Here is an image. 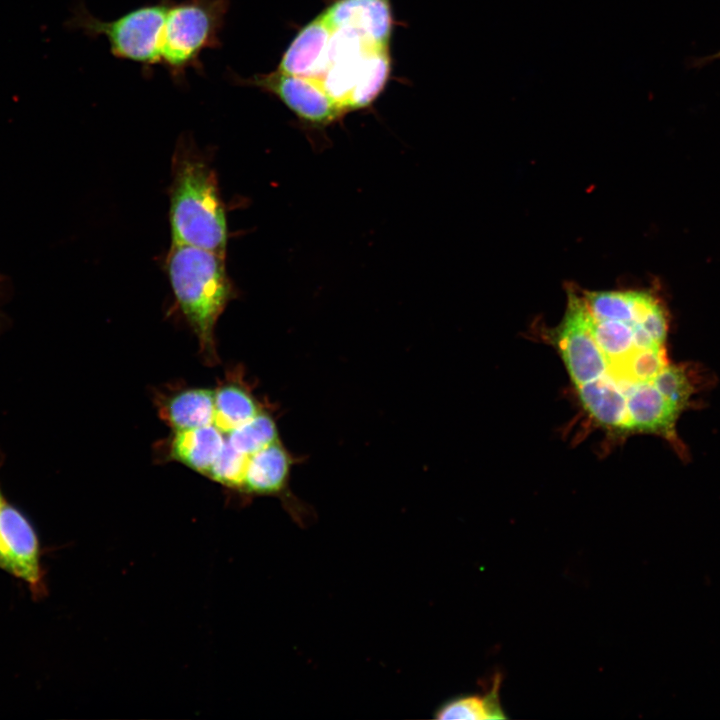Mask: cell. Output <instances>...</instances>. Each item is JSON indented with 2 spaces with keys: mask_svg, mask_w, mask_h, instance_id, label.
<instances>
[{
  "mask_svg": "<svg viewBox=\"0 0 720 720\" xmlns=\"http://www.w3.org/2000/svg\"><path fill=\"white\" fill-rule=\"evenodd\" d=\"M172 243L226 255L228 225L216 171L191 137H181L169 187Z\"/></svg>",
  "mask_w": 720,
  "mask_h": 720,
  "instance_id": "cell-1",
  "label": "cell"
},
{
  "mask_svg": "<svg viewBox=\"0 0 720 720\" xmlns=\"http://www.w3.org/2000/svg\"><path fill=\"white\" fill-rule=\"evenodd\" d=\"M225 256L172 243L165 261L176 306L198 340L202 360L209 366L220 362L215 329L236 295L227 273Z\"/></svg>",
  "mask_w": 720,
  "mask_h": 720,
  "instance_id": "cell-2",
  "label": "cell"
},
{
  "mask_svg": "<svg viewBox=\"0 0 720 720\" xmlns=\"http://www.w3.org/2000/svg\"><path fill=\"white\" fill-rule=\"evenodd\" d=\"M229 6V0H173L161 33L160 65L176 84H184L189 69L204 72L201 56L221 46Z\"/></svg>",
  "mask_w": 720,
  "mask_h": 720,
  "instance_id": "cell-3",
  "label": "cell"
},
{
  "mask_svg": "<svg viewBox=\"0 0 720 720\" xmlns=\"http://www.w3.org/2000/svg\"><path fill=\"white\" fill-rule=\"evenodd\" d=\"M172 2L156 0L109 21L93 16L84 5H79L67 25L91 38L104 36L114 57L138 63L144 74H151L160 65L161 33Z\"/></svg>",
  "mask_w": 720,
  "mask_h": 720,
  "instance_id": "cell-4",
  "label": "cell"
},
{
  "mask_svg": "<svg viewBox=\"0 0 720 720\" xmlns=\"http://www.w3.org/2000/svg\"><path fill=\"white\" fill-rule=\"evenodd\" d=\"M227 77L236 85L256 87L277 97L300 122L311 129H324L345 115L320 82L313 78L289 74L278 69L248 78L229 71Z\"/></svg>",
  "mask_w": 720,
  "mask_h": 720,
  "instance_id": "cell-5",
  "label": "cell"
},
{
  "mask_svg": "<svg viewBox=\"0 0 720 720\" xmlns=\"http://www.w3.org/2000/svg\"><path fill=\"white\" fill-rule=\"evenodd\" d=\"M388 48L374 43L354 28H332L324 70L317 81L344 114L349 112V97L368 60L377 51Z\"/></svg>",
  "mask_w": 720,
  "mask_h": 720,
  "instance_id": "cell-6",
  "label": "cell"
},
{
  "mask_svg": "<svg viewBox=\"0 0 720 720\" xmlns=\"http://www.w3.org/2000/svg\"><path fill=\"white\" fill-rule=\"evenodd\" d=\"M554 336L575 386L596 380L608 373L609 362L594 339L578 292L569 290L567 310Z\"/></svg>",
  "mask_w": 720,
  "mask_h": 720,
  "instance_id": "cell-7",
  "label": "cell"
},
{
  "mask_svg": "<svg viewBox=\"0 0 720 720\" xmlns=\"http://www.w3.org/2000/svg\"><path fill=\"white\" fill-rule=\"evenodd\" d=\"M0 568L30 584L41 585L42 573L36 533L26 517L0 497Z\"/></svg>",
  "mask_w": 720,
  "mask_h": 720,
  "instance_id": "cell-8",
  "label": "cell"
},
{
  "mask_svg": "<svg viewBox=\"0 0 720 720\" xmlns=\"http://www.w3.org/2000/svg\"><path fill=\"white\" fill-rule=\"evenodd\" d=\"M224 445V433L211 423L188 430L172 431L166 439L159 442L157 451L162 461L180 463L206 477Z\"/></svg>",
  "mask_w": 720,
  "mask_h": 720,
  "instance_id": "cell-9",
  "label": "cell"
},
{
  "mask_svg": "<svg viewBox=\"0 0 720 720\" xmlns=\"http://www.w3.org/2000/svg\"><path fill=\"white\" fill-rule=\"evenodd\" d=\"M154 405L160 419L171 431H182L212 423L214 389L172 386L154 392Z\"/></svg>",
  "mask_w": 720,
  "mask_h": 720,
  "instance_id": "cell-10",
  "label": "cell"
},
{
  "mask_svg": "<svg viewBox=\"0 0 720 720\" xmlns=\"http://www.w3.org/2000/svg\"><path fill=\"white\" fill-rule=\"evenodd\" d=\"M214 389L212 423L223 433L249 421L270 403L260 399L246 380L243 368L231 367Z\"/></svg>",
  "mask_w": 720,
  "mask_h": 720,
  "instance_id": "cell-11",
  "label": "cell"
},
{
  "mask_svg": "<svg viewBox=\"0 0 720 720\" xmlns=\"http://www.w3.org/2000/svg\"><path fill=\"white\" fill-rule=\"evenodd\" d=\"M624 394L627 399V431L654 432L674 444L678 443L675 423L681 411L661 394L652 381L634 382L624 390Z\"/></svg>",
  "mask_w": 720,
  "mask_h": 720,
  "instance_id": "cell-12",
  "label": "cell"
},
{
  "mask_svg": "<svg viewBox=\"0 0 720 720\" xmlns=\"http://www.w3.org/2000/svg\"><path fill=\"white\" fill-rule=\"evenodd\" d=\"M322 13L332 28H354L374 43L389 47L392 32L390 0H337Z\"/></svg>",
  "mask_w": 720,
  "mask_h": 720,
  "instance_id": "cell-13",
  "label": "cell"
},
{
  "mask_svg": "<svg viewBox=\"0 0 720 720\" xmlns=\"http://www.w3.org/2000/svg\"><path fill=\"white\" fill-rule=\"evenodd\" d=\"M332 28L323 13L308 23L284 52L278 70L317 80L323 70Z\"/></svg>",
  "mask_w": 720,
  "mask_h": 720,
  "instance_id": "cell-14",
  "label": "cell"
},
{
  "mask_svg": "<svg viewBox=\"0 0 720 720\" xmlns=\"http://www.w3.org/2000/svg\"><path fill=\"white\" fill-rule=\"evenodd\" d=\"M576 389L582 406L596 422L610 429L627 431V399L608 373Z\"/></svg>",
  "mask_w": 720,
  "mask_h": 720,
  "instance_id": "cell-15",
  "label": "cell"
},
{
  "mask_svg": "<svg viewBox=\"0 0 720 720\" xmlns=\"http://www.w3.org/2000/svg\"><path fill=\"white\" fill-rule=\"evenodd\" d=\"M501 677L496 674L489 692L485 695H467L456 697L443 704L435 717L438 719H503L505 713L500 705L499 687Z\"/></svg>",
  "mask_w": 720,
  "mask_h": 720,
  "instance_id": "cell-16",
  "label": "cell"
},
{
  "mask_svg": "<svg viewBox=\"0 0 720 720\" xmlns=\"http://www.w3.org/2000/svg\"><path fill=\"white\" fill-rule=\"evenodd\" d=\"M587 315L594 339L609 366L620 363L637 350L634 345V329L640 322L633 324L619 320H596L588 312Z\"/></svg>",
  "mask_w": 720,
  "mask_h": 720,
  "instance_id": "cell-17",
  "label": "cell"
},
{
  "mask_svg": "<svg viewBox=\"0 0 720 720\" xmlns=\"http://www.w3.org/2000/svg\"><path fill=\"white\" fill-rule=\"evenodd\" d=\"M664 347L637 349L618 364L609 366L608 374L616 382L652 381L667 366Z\"/></svg>",
  "mask_w": 720,
  "mask_h": 720,
  "instance_id": "cell-18",
  "label": "cell"
},
{
  "mask_svg": "<svg viewBox=\"0 0 720 720\" xmlns=\"http://www.w3.org/2000/svg\"><path fill=\"white\" fill-rule=\"evenodd\" d=\"M652 383L677 409L687 408L694 390L684 368L667 365Z\"/></svg>",
  "mask_w": 720,
  "mask_h": 720,
  "instance_id": "cell-19",
  "label": "cell"
},
{
  "mask_svg": "<svg viewBox=\"0 0 720 720\" xmlns=\"http://www.w3.org/2000/svg\"><path fill=\"white\" fill-rule=\"evenodd\" d=\"M1 282H2V279H1V276H0V288H1ZM3 321H4V320H2V313L0 312V326H1V324H2Z\"/></svg>",
  "mask_w": 720,
  "mask_h": 720,
  "instance_id": "cell-20",
  "label": "cell"
},
{
  "mask_svg": "<svg viewBox=\"0 0 720 720\" xmlns=\"http://www.w3.org/2000/svg\"><path fill=\"white\" fill-rule=\"evenodd\" d=\"M1 495H2V491H1V488H0V497H1Z\"/></svg>",
  "mask_w": 720,
  "mask_h": 720,
  "instance_id": "cell-21",
  "label": "cell"
}]
</instances>
